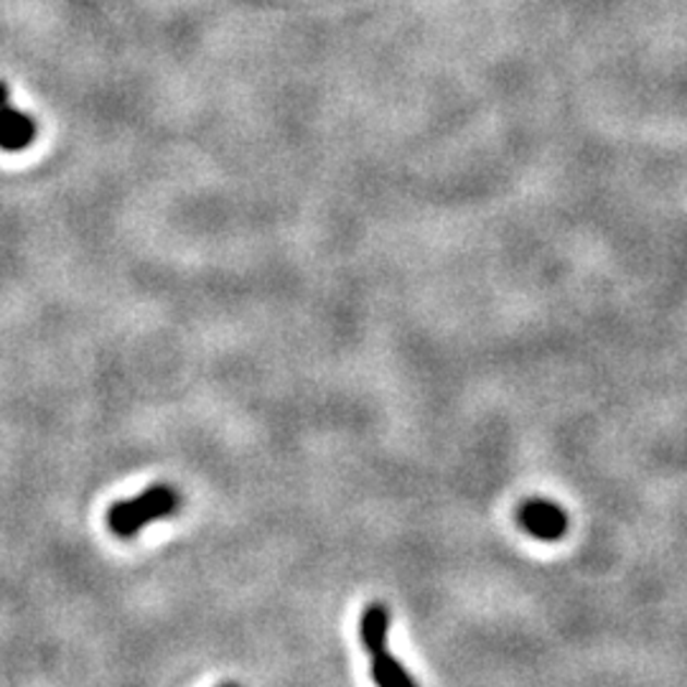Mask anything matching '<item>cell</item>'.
I'll return each mask as SVG.
<instances>
[{
    "label": "cell",
    "mask_w": 687,
    "mask_h": 687,
    "mask_svg": "<svg viewBox=\"0 0 687 687\" xmlns=\"http://www.w3.org/2000/svg\"><path fill=\"white\" fill-rule=\"evenodd\" d=\"M36 141V122L11 105L5 82H0V148L23 150Z\"/></svg>",
    "instance_id": "277c9868"
},
{
    "label": "cell",
    "mask_w": 687,
    "mask_h": 687,
    "mask_svg": "<svg viewBox=\"0 0 687 687\" xmlns=\"http://www.w3.org/2000/svg\"><path fill=\"white\" fill-rule=\"evenodd\" d=\"M387 631H389V611L385 603H370L364 608L362 622H359V637L370 654V670L372 679L382 687H412L418 683L402 662L393 656L387 649Z\"/></svg>",
    "instance_id": "6da1fadb"
},
{
    "label": "cell",
    "mask_w": 687,
    "mask_h": 687,
    "mask_svg": "<svg viewBox=\"0 0 687 687\" xmlns=\"http://www.w3.org/2000/svg\"><path fill=\"white\" fill-rule=\"evenodd\" d=\"M179 509L181 494L168 484H156L145 489L143 494L133 496V499L114 502L112 507L107 509L105 522L110 527V532L118 534V538H133V534L141 532L148 522L171 517Z\"/></svg>",
    "instance_id": "7a4b0ae2"
},
{
    "label": "cell",
    "mask_w": 687,
    "mask_h": 687,
    "mask_svg": "<svg viewBox=\"0 0 687 687\" xmlns=\"http://www.w3.org/2000/svg\"><path fill=\"white\" fill-rule=\"evenodd\" d=\"M517 522L532 538L553 542L568 532V515L561 504L550 499H527L517 511Z\"/></svg>",
    "instance_id": "3957f363"
}]
</instances>
